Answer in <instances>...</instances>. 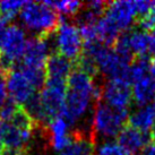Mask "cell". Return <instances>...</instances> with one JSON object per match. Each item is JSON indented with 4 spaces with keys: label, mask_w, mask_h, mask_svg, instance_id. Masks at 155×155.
Segmentation results:
<instances>
[{
    "label": "cell",
    "mask_w": 155,
    "mask_h": 155,
    "mask_svg": "<svg viewBox=\"0 0 155 155\" xmlns=\"http://www.w3.org/2000/svg\"><path fill=\"white\" fill-rule=\"evenodd\" d=\"M102 101V84L82 69L74 67L67 81V95L60 116L69 126L77 124L86 116L92 102Z\"/></svg>",
    "instance_id": "6da1fadb"
},
{
    "label": "cell",
    "mask_w": 155,
    "mask_h": 155,
    "mask_svg": "<svg viewBox=\"0 0 155 155\" xmlns=\"http://www.w3.org/2000/svg\"><path fill=\"white\" fill-rule=\"evenodd\" d=\"M19 17L25 28L35 33V36L50 38L61 24L58 13L45 2L27 1L19 13Z\"/></svg>",
    "instance_id": "7a4b0ae2"
},
{
    "label": "cell",
    "mask_w": 155,
    "mask_h": 155,
    "mask_svg": "<svg viewBox=\"0 0 155 155\" xmlns=\"http://www.w3.org/2000/svg\"><path fill=\"white\" fill-rule=\"evenodd\" d=\"M129 118L128 110L114 109L103 103L99 102L94 105L93 119H92V134L96 137L113 138L119 136L121 130L125 128L126 124Z\"/></svg>",
    "instance_id": "3957f363"
},
{
    "label": "cell",
    "mask_w": 155,
    "mask_h": 155,
    "mask_svg": "<svg viewBox=\"0 0 155 155\" xmlns=\"http://www.w3.org/2000/svg\"><path fill=\"white\" fill-rule=\"evenodd\" d=\"M26 43L25 31L21 26L12 24L7 27L0 47V67L4 73L14 69L18 61L23 59Z\"/></svg>",
    "instance_id": "277c9868"
},
{
    "label": "cell",
    "mask_w": 155,
    "mask_h": 155,
    "mask_svg": "<svg viewBox=\"0 0 155 155\" xmlns=\"http://www.w3.org/2000/svg\"><path fill=\"white\" fill-rule=\"evenodd\" d=\"M67 95V82L47 78L44 86L39 94L42 107L49 121L60 116Z\"/></svg>",
    "instance_id": "5b68a950"
},
{
    "label": "cell",
    "mask_w": 155,
    "mask_h": 155,
    "mask_svg": "<svg viewBox=\"0 0 155 155\" xmlns=\"http://www.w3.org/2000/svg\"><path fill=\"white\" fill-rule=\"evenodd\" d=\"M83 39L78 27L73 23L61 22L57 31V50L58 53L70 61L77 60L83 53Z\"/></svg>",
    "instance_id": "8992f818"
},
{
    "label": "cell",
    "mask_w": 155,
    "mask_h": 155,
    "mask_svg": "<svg viewBox=\"0 0 155 155\" xmlns=\"http://www.w3.org/2000/svg\"><path fill=\"white\" fill-rule=\"evenodd\" d=\"M5 82L10 101L19 107H24L36 95L38 90L23 74L21 68H14L5 73Z\"/></svg>",
    "instance_id": "52a82bcc"
},
{
    "label": "cell",
    "mask_w": 155,
    "mask_h": 155,
    "mask_svg": "<svg viewBox=\"0 0 155 155\" xmlns=\"http://www.w3.org/2000/svg\"><path fill=\"white\" fill-rule=\"evenodd\" d=\"M102 100L114 109L127 110L133 101V90L124 81H107L102 83Z\"/></svg>",
    "instance_id": "ba28073f"
},
{
    "label": "cell",
    "mask_w": 155,
    "mask_h": 155,
    "mask_svg": "<svg viewBox=\"0 0 155 155\" xmlns=\"http://www.w3.org/2000/svg\"><path fill=\"white\" fill-rule=\"evenodd\" d=\"M50 43L49 38L33 36L27 40L25 52L23 56V67L34 69H45L49 59Z\"/></svg>",
    "instance_id": "9c48e42d"
},
{
    "label": "cell",
    "mask_w": 155,
    "mask_h": 155,
    "mask_svg": "<svg viewBox=\"0 0 155 155\" xmlns=\"http://www.w3.org/2000/svg\"><path fill=\"white\" fill-rule=\"evenodd\" d=\"M137 15L138 14L136 10L135 1L109 2L107 10H105V16H108L122 33L130 28V26L134 24Z\"/></svg>",
    "instance_id": "30bf717a"
},
{
    "label": "cell",
    "mask_w": 155,
    "mask_h": 155,
    "mask_svg": "<svg viewBox=\"0 0 155 155\" xmlns=\"http://www.w3.org/2000/svg\"><path fill=\"white\" fill-rule=\"evenodd\" d=\"M154 139L152 133H143L127 125L118 136V144L128 155H136L142 152L150 142Z\"/></svg>",
    "instance_id": "8fae6325"
},
{
    "label": "cell",
    "mask_w": 155,
    "mask_h": 155,
    "mask_svg": "<svg viewBox=\"0 0 155 155\" xmlns=\"http://www.w3.org/2000/svg\"><path fill=\"white\" fill-rule=\"evenodd\" d=\"M95 142L92 130L75 129L70 133L68 145L59 155H94Z\"/></svg>",
    "instance_id": "7c38bea8"
},
{
    "label": "cell",
    "mask_w": 155,
    "mask_h": 155,
    "mask_svg": "<svg viewBox=\"0 0 155 155\" xmlns=\"http://www.w3.org/2000/svg\"><path fill=\"white\" fill-rule=\"evenodd\" d=\"M68 127L69 125L64 118L57 117L49 122L45 128H43V133L47 136L49 145L59 153L68 145L70 140Z\"/></svg>",
    "instance_id": "4fadbf2b"
},
{
    "label": "cell",
    "mask_w": 155,
    "mask_h": 155,
    "mask_svg": "<svg viewBox=\"0 0 155 155\" xmlns=\"http://www.w3.org/2000/svg\"><path fill=\"white\" fill-rule=\"evenodd\" d=\"M74 69L73 61L62 57L61 54L52 53L45 65L47 78L49 79H59V81H68V77Z\"/></svg>",
    "instance_id": "5bb4252c"
},
{
    "label": "cell",
    "mask_w": 155,
    "mask_h": 155,
    "mask_svg": "<svg viewBox=\"0 0 155 155\" xmlns=\"http://www.w3.org/2000/svg\"><path fill=\"white\" fill-rule=\"evenodd\" d=\"M128 125L143 133H150L155 125V105H143L134 111L128 118Z\"/></svg>",
    "instance_id": "9a60e30c"
},
{
    "label": "cell",
    "mask_w": 155,
    "mask_h": 155,
    "mask_svg": "<svg viewBox=\"0 0 155 155\" xmlns=\"http://www.w3.org/2000/svg\"><path fill=\"white\" fill-rule=\"evenodd\" d=\"M133 99L142 107L155 99V78L151 74L133 84Z\"/></svg>",
    "instance_id": "2e32d148"
},
{
    "label": "cell",
    "mask_w": 155,
    "mask_h": 155,
    "mask_svg": "<svg viewBox=\"0 0 155 155\" xmlns=\"http://www.w3.org/2000/svg\"><path fill=\"white\" fill-rule=\"evenodd\" d=\"M95 27H96L99 41L108 47L113 45L120 34H122V32L118 28V26L105 15L97 21Z\"/></svg>",
    "instance_id": "e0dca14e"
},
{
    "label": "cell",
    "mask_w": 155,
    "mask_h": 155,
    "mask_svg": "<svg viewBox=\"0 0 155 155\" xmlns=\"http://www.w3.org/2000/svg\"><path fill=\"white\" fill-rule=\"evenodd\" d=\"M128 39L135 59L146 57V53L150 52V35L146 32L140 30L130 31L128 32Z\"/></svg>",
    "instance_id": "ac0fdd59"
},
{
    "label": "cell",
    "mask_w": 155,
    "mask_h": 155,
    "mask_svg": "<svg viewBox=\"0 0 155 155\" xmlns=\"http://www.w3.org/2000/svg\"><path fill=\"white\" fill-rule=\"evenodd\" d=\"M48 6H50L53 10L57 13H60L61 15H65L68 17H76L78 14L81 13L83 7V4L79 1H44Z\"/></svg>",
    "instance_id": "d6986e66"
},
{
    "label": "cell",
    "mask_w": 155,
    "mask_h": 155,
    "mask_svg": "<svg viewBox=\"0 0 155 155\" xmlns=\"http://www.w3.org/2000/svg\"><path fill=\"white\" fill-rule=\"evenodd\" d=\"M25 4V1H0V15L8 22L21 13Z\"/></svg>",
    "instance_id": "ffe728a7"
},
{
    "label": "cell",
    "mask_w": 155,
    "mask_h": 155,
    "mask_svg": "<svg viewBox=\"0 0 155 155\" xmlns=\"http://www.w3.org/2000/svg\"><path fill=\"white\" fill-rule=\"evenodd\" d=\"M96 155H128L116 142H105L97 148Z\"/></svg>",
    "instance_id": "44dd1931"
},
{
    "label": "cell",
    "mask_w": 155,
    "mask_h": 155,
    "mask_svg": "<svg viewBox=\"0 0 155 155\" xmlns=\"http://www.w3.org/2000/svg\"><path fill=\"white\" fill-rule=\"evenodd\" d=\"M138 27L144 32H152L155 27V1L152 4V7L146 16H143L138 21Z\"/></svg>",
    "instance_id": "7402d4cb"
},
{
    "label": "cell",
    "mask_w": 155,
    "mask_h": 155,
    "mask_svg": "<svg viewBox=\"0 0 155 155\" xmlns=\"http://www.w3.org/2000/svg\"><path fill=\"white\" fill-rule=\"evenodd\" d=\"M7 87H6V83H5V77L4 76H1L0 77V109L2 108V105H4L7 101Z\"/></svg>",
    "instance_id": "603a6c76"
},
{
    "label": "cell",
    "mask_w": 155,
    "mask_h": 155,
    "mask_svg": "<svg viewBox=\"0 0 155 155\" xmlns=\"http://www.w3.org/2000/svg\"><path fill=\"white\" fill-rule=\"evenodd\" d=\"M6 31H7V21L0 15V47H1L2 41H4Z\"/></svg>",
    "instance_id": "cb8c5ba5"
},
{
    "label": "cell",
    "mask_w": 155,
    "mask_h": 155,
    "mask_svg": "<svg viewBox=\"0 0 155 155\" xmlns=\"http://www.w3.org/2000/svg\"><path fill=\"white\" fill-rule=\"evenodd\" d=\"M142 155H155V140L153 139L152 142L147 144L145 148L142 151Z\"/></svg>",
    "instance_id": "d4e9b609"
},
{
    "label": "cell",
    "mask_w": 155,
    "mask_h": 155,
    "mask_svg": "<svg viewBox=\"0 0 155 155\" xmlns=\"http://www.w3.org/2000/svg\"><path fill=\"white\" fill-rule=\"evenodd\" d=\"M7 126L8 124L5 122L0 119V148H1V145H2V140H4L5 134H6V130H7Z\"/></svg>",
    "instance_id": "484cf974"
},
{
    "label": "cell",
    "mask_w": 155,
    "mask_h": 155,
    "mask_svg": "<svg viewBox=\"0 0 155 155\" xmlns=\"http://www.w3.org/2000/svg\"><path fill=\"white\" fill-rule=\"evenodd\" d=\"M150 53L155 56V27L150 34Z\"/></svg>",
    "instance_id": "4316f807"
},
{
    "label": "cell",
    "mask_w": 155,
    "mask_h": 155,
    "mask_svg": "<svg viewBox=\"0 0 155 155\" xmlns=\"http://www.w3.org/2000/svg\"><path fill=\"white\" fill-rule=\"evenodd\" d=\"M150 73H151L152 77L155 78V56L152 58V60L150 61Z\"/></svg>",
    "instance_id": "83f0119b"
},
{
    "label": "cell",
    "mask_w": 155,
    "mask_h": 155,
    "mask_svg": "<svg viewBox=\"0 0 155 155\" xmlns=\"http://www.w3.org/2000/svg\"><path fill=\"white\" fill-rule=\"evenodd\" d=\"M1 76H4L5 77V73H4V70L1 69V67H0V77H1Z\"/></svg>",
    "instance_id": "f1b7e54d"
},
{
    "label": "cell",
    "mask_w": 155,
    "mask_h": 155,
    "mask_svg": "<svg viewBox=\"0 0 155 155\" xmlns=\"http://www.w3.org/2000/svg\"><path fill=\"white\" fill-rule=\"evenodd\" d=\"M152 135H153V137H155V125L153 127V130H152Z\"/></svg>",
    "instance_id": "f546056e"
},
{
    "label": "cell",
    "mask_w": 155,
    "mask_h": 155,
    "mask_svg": "<svg viewBox=\"0 0 155 155\" xmlns=\"http://www.w3.org/2000/svg\"><path fill=\"white\" fill-rule=\"evenodd\" d=\"M0 155H10V154H6V153H0Z\"/></svg>",
    "instance_id": "4dcf8cb0"
},
{
    "label": "cell",
    "mask_w": 155,
    "mask_h": 155,
    "mask_svg": "<svg viewBox=\"0 0 155 155\" xmlns=\"http://www.w3.org/2000/svg\"><path fill=\"white\" fill-rule=\"evenodd\" d=\"M0 153H1V148H0Z\"/></svg>",
    "instance_id": "1f68e13d"
}]
</instances>
